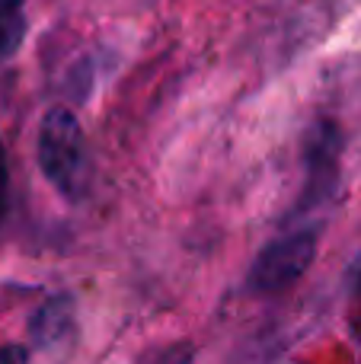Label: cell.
I'll return each mask as SVG.
<instances>
[{
	"label": "cell",
	"mask_w": 361,
	"mask_h": 364,
	"mask_svg": "<svg viewBox=\"0 0 361 364\" xmlns=\"http://www.w3.org/2000/svg\"><path fill=\"white\" fill-rule=\"evenodd\" d=\"M38 170L61 198L80 201L90 188V147L80 122L70 109L55 106L42 115L36 141Z\"/></svg>",
	"instance_id": "obj_1"
},
{
	"label": "cell",
	"mask_w": 361,
	"mask_h": 364,
	"mask_svg": "<svg viewBox=\"0 0 361 364\" xmlns=\"http://www.w3.org/2000/svg\"><path fill=\"white\" fill-rule=\"evenodd\" d=\"M320 250V227H301L285 237L272 240L266 250L256 256L249 269V291L253 294H279L304 278V272L313 265Z\"/></svg>",
	"instance_id": "obj_2"
},
{
	"label": "cell",
	"mask_w": 361,
	"mask_h": 364,
	"mask_svg": "<svg viewBox=\"0 0 361 364\" xmlns=\"http://www.w3.org/2000/svg\"><path fill=\"white\" fill-rule=\"evenodd\" d=\"M339 157H343V132L333 122H317L304 141L307 186L301 208H317L339 186Z\"/></svg>",
	"instance_id": "obj_3"
},
{
	"label": "cell",
	"mask_w": 361,
	"mask_h": 364,
	"mask_svg": "<svg viewBox=\"0 0 361 364\" xmlns=\"http://www.w3.org/2000/svg\"><path fill=\"white\" fill-rule=\"evenodd\" d=\"M77 329V304L70 294H55L32 314L29 336L38 348H58Z\"/></svg>",
	"instance_id": "obj_4"
},
{
	"label": "cell",
	"mask_w": 361,
	"mask_h": 364,
	"mask_svg": "<svg viewBox=\"0 0 361 364\" xmlns=\"http://www.w3.org/2000/svg\"><path fill=\"white\" fill-rule=\"evenodd\" d=\"M26 36V16L23 10H0V64L16 55Z\"/></svg>",
	"instance_id": "obj_5"
},
{
	"label": "cell",
	"mask_w": 361,
	"mask_h": 364,
	"mask_svg": "<svg viewBox=\"0 0 361 364\" xmlns=\"http://www.w3.org/2000/svg\"><path fill=\"white\" fill-rule=\"evenodd\" d=\"M26 361H29V348H23V346L0 348V364H26Z\"/></svg>",
	"instance_id": "obj_6"
},
{
	"label": "cell",
	"mask_w": 361,
	"mask_h": 364,
	"mask_svg": "<svg viewBox=\"0 0 361 364\" xmlns=\"http://www.w3.org/2000/svg\"><path fill=\"white\" fill-rule=\"evenodd\" d=\"M6 186H10V173H6V154H4V141H0V220L6 211Z\"/></svg>",
	"instance_id": "obj_7"
},
{
	"label": "cell",
	"mask_w": 361,
	"mask_h": 364,
	"mask_svg": "<svg viewBox=\"0 0 361 364\" xmlns=\"http://www.w3.org/2000/svg\"><path fill=\"white\" fill-rule=\"evenodd\" d=\"M26 0H0V10H23Z\"/></svg>",
	"instance_id": "obj_8"
},
{
	"label": "cell",
	"mask_w": 361,
	"mask_h": 364,
	"mask_svg": "<svg viewBox=\"0 0 361 364\" xmlns=\"http://www.w3.org/2000/svg\"><path fill=\"white\" fill-rule=\"evenodd\" d=\"M355 297H358V304H361V275H358V288H355Z\"/></svg>",
	"instance_id": "obj_9"
}]
</instances>
